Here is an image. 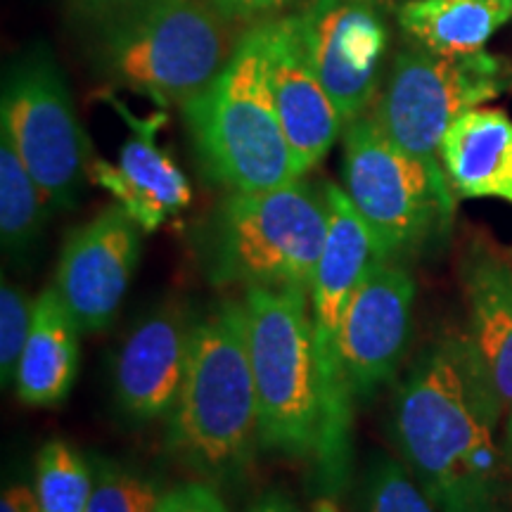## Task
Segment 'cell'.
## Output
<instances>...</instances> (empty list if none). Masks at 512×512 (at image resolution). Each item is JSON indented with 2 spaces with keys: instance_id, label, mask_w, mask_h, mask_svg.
I'll return each mask as SVG.
<instances>
[{
  "instance_id": "1",
  "label": "cell",
  "mask_w": 512,
  "mask_h": 512,
  "mask_svg": "<svg viewBox=\"0 0 512 512\" xmlns=\"http://www.w3.org/2000/svg\"><path fill=\"white\" fill-rule=\"evenodd\" d=\"M503 411L467 337L439 339L413 361L396 389L392 434L437 512H508L496 439Z\"/></svg>"
},
{
  "instance_id": "2",
  "label": "cell",
  "mask_w": 512,
  "mask_h": 512,
  "mask_svg": "<svg viewBox=\"0 0 512 512\" xmlns=\"http://www.w3.org/2000/svg\"><path fill=\"white\" fill-rule=\"evenodd\" d=\"M166 420V448L197 475L240 477L252 463L261 437L245 302L228 299L195 320L181 394Z\"/></svg>"
},
{
  "instance_id": "3",
  "label": "cell",
  "mask_w": 512,
  "mask_h": 512,
  "mask_svg": "<svg viewBox=\"0 0 512 512\" xmlns=\"http://www.w3.org/2000/svg\"><path fill=\"white\" fill-rule=\"evenodd\" d=\"M95 12L93 60L102 76L159 107L183 110L235 48L211 0H107Z\"/></svg>"
},
{
  "instance_id": "4",
  "label": "cell",
  "mask_w": 512,
  "mask_h": 512,
  "mask_svg": "<svg viewBox=\"0 0 512 512\" xmlns=\"http://www.w3.org/2000/svg\"><path fill=\"white\" fill-rule=\"evenodd\" d=\"M204 176L230 192H261L299 181L266 74L264 22L249 27L226 67L183 107Z\"/></svg>"
},
{
  "instance_id": "5",
  "label": "cell",
  "mask_w": 512,
  "mask_h": 512,
  "mask_svg": "<svg viewBox=\"0 0 512 512\" xmlns=\"http://www.w3.org/2000/svg\"><path fill=\"white\" fill-rule=\"evenodd\" d=\"M325 235L323 190L299 178L273 190L228 192L197 228V256L214 285L311 294Z\"/></svg>"
},
{
  "instance_id": "6",
  "label": "cell",
  "mask_w": 512,
  "mask_h": 512,
  "mask_svg": "<svg viewBox=\"0 0 512 512\" xmlns=\"http://www.w3.org/2000/svg\"><path fill=\"white\" fill-rule=\"evenodd\" d=\"M309 306V292L302 290H245L261 446L316 460L325 427V389Z\"/></svg>"
},
{
  "instance_id": "7",
  "label": "cell",
  "mask_w": 512,
  "mask_h": 512,
  "mask_svg": "<svg viewBox=\"0 0 512 512\" xmlns=\"http://www.w3.org/2000/svg\"><path fill=\"white\" fill-rule=\"evenodd\" d=\"M342 181L389 261L420 254L451 228L453 190L444 166L396 145L373 112L344 126Z\"/></svg>"
},
{
  "instance_id": "8",
  "label": "cell",
  "mask_w": 512,
  "mask_h": 512,
  "mask_svg": "<svg viewBox=\"0 0 512 512\" xmlns=\"http://www.w3.org/2000/svg\"><path fill=\"white\" fill-rule=\"evenodd\" d=\"M0 131L17 147L48 207H74L83 181L91 176V143L50 48L34 46L8 64L0 93Z\"/></svg>"
},
{
  "instance_id": "9",
  "label": "cell",
  "mask_w": 512,
  "mask_h": 512,
  "mask_svg": "<svg viewBox=\"0 0 512 512\" xmlns=\"http://www.w3.org/2000/svg\"><path fill=\"white\" fill-rule=\"evenodd\" d=\"M512 91V62L486 50L439 55L413 46L394 57L373 117L411 155L439 162V147L453 121Z\"/></svg>"
},
{
  "instance_id": "10",
  "label": "cell",
  "mask_w": 512,
  "mask_h": 512,
  "mask_svg": "<svg viewBox=\"0 0 512 512\" xmlns=\"http://www.w3.org/2000/svg\"><path fill=\"white\" fill-rule=\"evenodd\" d=\"M297 19L309 60L344 126L368 114L389 53L384 0H309Z\"/></svg>"
},
{
  "instance_id": "11",
  "label": "cell",
  "mask_w": 512,
  "mask_h": 512,
  "mask_svg": "<svg viewBox=\"0 0 512 512\" xmlns=\"http://www.w3.org/2000/svg\"><path fill=\"white\" fill-rule=\"evenodd\" d=\"M415 283L399 261L382 259L358 285L339 330V368L351 399L375 394L406 356Z\"/></svg>"
},
{
  "instance_id": "12",
  "label": "cell",
  "mask_w": 512,
  "mask_h": 512,
  "mask_svg": "<svg viewBox=\"0 0 512 512\" xmlns=\"http://www.w3.org/2000/svg\"><path fill=\"white\" fill-rule=\"evenodd\" d=\"M140 233L119 204L102 209L69 235L55 285L81 332H100L117 316L140 261Z\"/></svg>"
},
{
  "instance_id": "13",
  "label": "cell",
  "mask_w": 512,
  "mask_h": 512,
  "mask_svg": "<svg viewBox=\"0 0 512 512\" xmlns=\"http://www.w3.org/2000/svg\"><path fill=\"white\" fill-rule=\"evenodd\" d=\"M266 74L302 176L328 157L344 119L304 48L297 12L264 22Z\"/></svg>"
},
{
  "instance_id": "14",
  "label": "cell",
  "mask_w": 512,
  "mask_h": 512,
  "mask_svg": "<svg viewBox=\"0 0 512 512\" xmlns=\"http://www.w3.org/2000/svg\"><path fill=\"white\" fill-rule=\"evenodd\" d=\"M114 110L131 128V136L119 150L117 164L93 162L91 178L114 197V202L138 223L145 233H155L190 204L192 190L188 178L162 147L157 133L166 114L155 112L140 119L110 98Z\"/></svg>"
},
{
  "instance_id": "15",
  "label": "cell",
  "mask_w": 512,
  "mask_h": 512,
  "mask_svg": "<svg viewBox=\"0 0 512 512\" xmlns=\"http://www.w3.org/2000/svg\"><path fill=\"white\" fill-rule=\"evenodd\" d=\"M195 323L183 309H159L145 316L114 363V392L131 420L152 422L174 411L188 368Z\"/></svg>"
},
{
  "instance_id": "16",
  "label": "cell",
  "mask_w": 512,
  "mask_h": 512,
  "mask_svg": "<svg viewBox=\"0 0 512 512\" xmlns=\"http://www.w3.org/2000/svg\"><path fill=\"white\" fill-rule=\"evenodd\" d=\"M460 283L467 342L503 408H512V261L491 242H472L460 261Z\"/></svg>"
},
{
  "instance_id": "17",
  "label": "cell",
  "mask_w": 512,
  "mask_h": 512,
  "mask_svg": "<svg viewBox=\"0 0 512 512\" xmlns=\"http://www.w3.org/2000/svg\"><path fill=\"white\" fill-rule=\"evenodd\" d=\"M453 195L512 204V119L496 107H475L453 121L439 147Z\"/></svg>"
},
{
  "instance_id": "18",
  "label": "cell",
  "mask_w": 512,
  "mask_h": 512,
  "mask_svg": "<svg viewBox=\"0 0 512 512\" xmlns=\"http://www.w3.org/2000/svg\"><path fill=\"white\" fill-rule=\"evenodd\" d=\"M81 328L57 285L38 294L34 325L19 358L15 389L29 406H57L72 392L79 373Z\"/></svg>"
},
{
  "instance_id": "19",
  "label": "cell",
  "mask_w": 512,
  "mask_h": 512,
  "mask_svg": "<svg viewBox=\"0 0 512 512\" xmlns=\"http://www.w3.org/2000/svg\"><path fill=\"white\" fill-rule=\"evenodd\" d=\"M396 19L415 46L439 55H467L484 50L512 19V0H406Z\"/></svg>"
},
{
  "instance_id": "20",
  "label": "cell",
  "mask_w": 512,
  "mask_h": 512,
  "mask_svg": "<svg viewBox=\"0 0 512 512\" xmlns=\"http://www.w3.org/2000/svg\"><path fill=\"white\" fill-rule=\"evenodd\" d=\"M48 209L17 147L8 133L0 131V238L5 252L19 254L34 245Z\"/></svg>"
},
{
  "instance_id": "21",
  "label": "cell",
  "mask_w": 512,
  "mask_h": 512,
  "mask_svg": "<svg viewBox=\"0 0 512 512\" xmlns=\"http://www.w3.org/2000/svg\"><path fill=\"white\" fill-rule=\"evenodd\" d=\"M95 472L67 441H48L38 451L34 489L41 512H88Z\"/></svg>"
},
{
  "instance_id": "22",
  "label": "cell",
  "mask_w": 512,
  "mask_h": 512,
  "mask_svg": "<svg viewBox=\"0 0 512 512\" xmlns=\"http://www.w3.org/2000/svg\"><path fill=\"white\" fill-rule=\"evenodd\" d=\"M354 512H437L408 467L380 456L366 472Z\"/></svg>"
},
{
  "instance_id": "23",
  "label": "cell",
  "mask_w": 512,
  "mask_h": 512,
  "mask_svg": "<svg viewBox=\"0 0 512 512\" xmlns=\"http://www.w3.org/2000/svg\"><path fill=\"white\" fill-rule=\"evenodd\" d=\"M95 482L88 512H155L164 491L157 482L112 460L93 465Z\"/></svg>"
},
{
  "instance_id": "24",
  "label": "cell",
  "mask_w": 512,
  "mask_h": 512,
  "mask_svg": "<svg viewBox=\"0 0 512 512\" xmlns=\"http://www.w3.org/2000/svg\"><path fill=\"white\" fill-rule=\"evenodd\" d=\"M34 309L36 302H31L17 285L3 280V290H0V377H3V384L15 382L19 358L24 354L31 325H34Z\"/></svg>"
},
{
  "instance_id": "25",
  "label": "cell",
  "mask_w": 512,
  "mask_h": 512,
  "mask_svg": "<svg viewBox=\"0 0 512 512\" xmlns=\"http://www.w3.org/2000/svg\"><path fill=\"white\" fill-rule=\"evenodd\" d=\"M211 3L228 22L254 27V24L292 15V12L302 10L309 0H211Z\"/></svg>"
},
{
  "instance_id": "26",
  "label": "cell",
  "mask_w": 512,
  "mask_h": 512,
  "mask_svg": "<svg viewBox=\"0 0 512 512\" xmlns=\"http://www.w3.org/2000/svg\"><path fill=\"white\" fill-rule=\"evenodd\" d=\"M155 512H230L209 484L188 482L164 491Z\"/></svg>"
},
{
  "instance_id": "27",
  "label": "cell",
  "mask_w": 512,
  "mask_h": 512,
  "mask_svg": "<svg viewBox=\"0 0 512 512\" xmlns=\"http://www.w3.org/2000/svg\"><path fill=\"white\" fill-rule=\"evenodd\" d=\"M0 512H41L34 486L29 484L5 486L3 498H0Z\"/></svg>"
},
{
  "instance_id": "28",
  "label": "cell",
  "mask_w": 512,
  "mask_h": 512,
  "mask_svg": "<svg viewBox=\"0 0 512 512\" xmlns=\"http://www.w3.org/2000/svg\"><path fill=\"white\" fill-rule=\"evenodd\" d=\"M249 512H302V510H299V505L294 503L290 496L280 494V491H271V494L261 496Z\"/></svg>"
},
{
  "instance_id": "29",
  "label": "cell",
  "mask_w": 512,
  "mask_h": 512,
  "mask_svg": "<svg viewBox=\"0 0 512 512\" xmlns=\"http://www.w3.org/2000/svg\"><path fill=\"white\" fill-rule=\"evenodd\" d=\"M508 451H510V458H512V413H510V422H508Z\"/></svg>"
},
{
  "instance_id": "30",
  "label": "cell",
  "mask_w": 512,
  "mask_h": 512,
  "mask_svg": "<svg viewBox=\"0 0 512 512\" xmlns=\"http://www.w3.org/2000/svg\"><path fill=\"white\" fill-rule=\"evenodd\" d=\"M83 3H88V5H93V8H98V5L107 3V0H83Z\"/></svg>"
}]
</instances>
